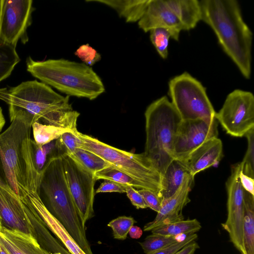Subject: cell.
Masks as SVG:
<instances>
[{
	"label": "cell",
	"mask_w": 254,
	"mask_h": 254,
	"mask_svg": "<svg viewBox=\"0 0 254 254\" xmlns=\"http://www.w3.org/2000/svg\"><path fill=\"white\" fill-rule=\"evenodd\" d=\"M0 243L9 254H51L34 237L4 226L0 230Z\"/></svg>",
	"instance_id": "cell-20"
},
{
	"label": "cell",
	"mask_w": 254,
	"mask_h": 254,
	"mask_svg": "<svg viewBox=\"0 0 254 254\" xmlns=\"http://www.w3.org/2000/svg\"><path fill=\"white\" fill-rule=\"evenodd\" d=\"M201 228L196 219L182 220L157 227L151 231L152 234L175 236L195 233Z\"/></svg>",
	"instance_id": "cell-25"
},
{
	"label": "cell",
	"mask_w": 254,
	"mask_h": 254,
	"mask_svg": "<svg viewBox=\"0 0 254 254\" xmlns=\"http://www.w3.org/2000/svg\"><path fill=\"white\" fill-rule=\"evenodd\" d=\"M70 155L82 166L95 174L102 169L112 166L94 153L81 148H77Z\"/></svg>",
	"instance_id": "cell-26"
},
{
	"label": "cell",
	"mask_w": 254,
	"mask_h": 254,
	"mask_svg": "<svg viewBox=\"0 0 254 254\" xmlns=\"http://www.w3.org/2000/svg\"><path fill=\"white\" fill-rule=\"evenodd\" d=\"M145 155L160 172L161 178L174 160L173 145L182 119L166 96L151 103L145 112Z\"/></svg>",
	"instance_id": "cell-5"
},
{
	"label": "cell",
	"mask_w": 254,
	"mask_h": 254,
	"mask_svg": "<svg viewBox=\"0 0 254 254\" xmlns=\"http://www.w3.org/2000/svg\"><path fill=\"white\" fill-rule=\"evenodd\" d=\"M2 226H2L1 220V218H0V230L1 229Z\"/></svg>",
	"instance_id": "cell-46"
},
{
	"label": "cell",
	"mask_w": 254,
	"mask_h": 254,
	"mask_svg": "<svg viewBox=\"0 0 254 254\" xmlns=\"http://www.w3.org/2000/svg\"><path fill=\"white\" fill-rule=\"evenodd\" d=\"M26 195L47 228L71 254H86L63 226L47 209L38 192L27 190Z\"/></svg>",
	"instance_id": "cell-19"
},
{
	"label": "cell",
	"mask_w": 254,
	"mask_h": 254,
	"mask_svg": "<svg viewBox=\"0 0 254 254\" xmlns=\"http://www.w3.org/2000/svg\"><path fill=\"white\" fill-rule=\"evenodd\" d=\"M126 186L112 181L104 180L99 187L96 190L95 193L100 192H126Z\"/></svg>",
	"instance_id": "cell-38"
},
{
	"label": "cell",
	"mask_w": 254,
	"mask_h": 254,
	"mask_svg": "<svg viewBox=\"0 0 254 254\" xmlns=\"http://www.w3.org/2000/svg\"><path fill=\"white\" fill-rule=\"evenodd\" d=\"M195 233L188 235L185 239L181 241L174 243L166 248L154 252L149 254H174L188 244L195 241L197 239Z\"/></svg>",
	"instance_id": "cell-36"
},
{
	"label": "cell",
	"mask_w": 254,
	"mask_h": 254,
	"mask_svg": "<svg viewBox=\"0 0 254 254\" xmlns=\"http://www.w3.org/2000/svg\"><path fill=\"white\" fill-rule=\"evenodd\" d=\"M215 118L226 132L234 137L245 136L254 128V96L252 93L236 89L227 96Z\"/></svg>",
	"instance_id": "cell-11"
},
{
	"label": "cell",
	"mask_w": 254,
	"mask_h": 254,
	"mask_svg": "<svg viewBox=\"0 0 254 254\" xmlns=\"http://www.w3.org/2000/svg\"><path fill=\"white\" fill-rule=\"evenodd\" d=\"M165 2L179 19L185 30L195 27L201 20L200 2L197 0H165Z\"/></svg>",
	"instance_id": "cell-21"
},
{
	"label": "cell",
	"mask_w": 254,
	"mask_h": 254,
	"mask_svg": "<svg viewBox=\"0 0 254 254\" xmlns=\"http://www.w3.org/2000/svg\"><path fill=\"white\" fill-rule=\"evenodd\" d=\"M187 235L172 236L152 234L147 236L143 242H139V244L145 254H149L181 241L184 240Z\"/></svg>",
	"instance_id": "cell-29"
},
{
	"label": "cell",
	"mask_w": 254,
	"mask_h": 254,
	"mask_svg": "<svg viewBox=\"0 0 254 254\" xmlns=\"http://www.w3.org/2000/svg\"><path fill=\"white\" fill-rule=\"evenodd\" d=\"M96 180L99 179L112 181L124 185H128L138 189H145L144 186L127 174L112 165L95 174Z\"/></svg>",
	"instance_id": "cell-30"
},
{
	"label": "cell",
	"mask_w": 254,
	"mask_h": 254,
	"mask_svg": "<svg viewBox=\"0 0 254 254\" xmlns=\"http://www.w3.org/2000/svg\"><path fill=\"white\" fill-rule=\"evenodd\" d=\"M51 254H61V252H59L58 253H51Z\"/></svg>",
	"instance_id": "cell-47"
},
{
	"label": "cell",
	"mask_w": 254,
	"mask_h": 254,
	"mask_svg": "<svg viewBox=\"0 0 254 254\" xmlns=\"http://www.w3.org/2000/svg\"><path fill=\"white\" fill-rule=\"evenodd\" d=\"M223 157L222 142L218 137L203 143L185 159L179 161L192 176L217 165Z\"/></svg>",
	"instance_id": "cell-18"
},
{
	"label": "cell",
	"mask_w": 254,
	"mask_h": 254,
	"mask_svg": "<svg viewBox=\"0 0 254 254\" xmlns=\"http://www.w3.org/2000/svg\"><path fill=\"white\" fill-rule=\"evenodd\" d=\"M242 169L241 162L231 166V175L226 183L228 196L227 217L221 226L228 232L233 246L241 254H245L243 248L244 189L239 177Z\"/></svg>",
	"instance_id": "cell-13"
},
{
	"label": "cell",
	"mask_w": 254,
	"mask_h": 254,
	"mask_svg": "<svg viewBox=\"0 0 254 254\" xmlns=\"http://www.w3.org/2000/svg\"><path fill=\"white\" fill-rule=\"evenodd\" d=\"M67 131L62 134L61 136L56 140V148L59 156L64 154H71L76 148H79L81 140L79 139L77 132Z\"/></svg>",
	"instance_id": "cell-31"
},
{
	"label": "cell",
	"mask_w": 254,
	"mask_h": 254,
	"mask_svg": "<svg viewBox=\"0 0 254 254\" xmlns=\"http://www.w3.org/2000/svg\"><path fill=\"white\" fill-rule=\"evenodd\" d=\"M189 174L179 161L174 160L161 178V190L159 195L161 201L174 194Z\"/></svg>",
	"instance_id": "cell-23"
},
{
	"label": "cell",
	"mask_w": 254,
	"mask_h": 254,
	"mask_svg": "<svg viewBox=\"0 0 254 254\" xmlns=\"http://www.w3.org/2000/svg\"><path fill=\"white\" fill-rule=\"evenodd\" d=\"M142 233V230L140 227L133 225L130 228L128 233L131 238L137 239L141 237Z\"/></svg>",
	"instance_id": "cell-42"
},
{
	"label": "cell",
	"mask_w": 254,
	"mask_h": 254,
	"mask_svg": "<svg viewBox=\"0 0 254 254\" xmlns=\"http://www.w3.org/2000/svg\"><path fill=\"white\" fill-rule=\"evenodd\" d=\"M61 157L69 190L82 224L85 226L87 221L94 216L95 174L70 155L64 154Z\"/></svg>",
	"instance_id": "cell-10"
},
{
	"label": "cell",
	"mask_w": 254,
	"mask_h": 254,
	"mask_svg": "<svg viewBox=\"0 0 254 254\" xmlns=\"http://www.w3.org/2000/svg\"><path fill=\"white\" fill-rule=\"evenodd\" d=\"M34 140L43 146L58 139L64 133L71 130L62 127L35 122L32 125Z\"/></svg>",
	"instance_id": "cell-27"
},
{
	"label": "cell",
	"mask_w": 254,
	"mask_h": 254,
	"mask_svg": "<svg viewBox=\"0 0 254 254\" xmlns=\"http://www.w3.org/2000/svg\"><path fill=\"white\" fill-rule=\"evenodd\" d=\"M19 61L15 47L0 39V82L10 75Z\"/></svg>",
	"instance_id": "cell-28"
},
{
	"label": "cell",
	"mask_w": 254,
	"mask_h": 254,
	"mask_svg": "<svg viewBox=\"0 0 254 254\" xmlns=\"http://www.w3.org/2000/svg\"><path fill=\"white\" fill-rule=\"evenodd\" d=\"M248 141V147L245 155L241 162L243 172L246 175L254 178V128H251L245 134Z\"/></svg>",
	"instance_id": "cell-34"
},
{
	"label": "cell",
	"mask_w": 254,
	"mask_h": 254,
	"mask_svg": "<svg viewBox=\"0 0 254 254\" xmlns=\"http://www.w3.org/2000/svg\"><path fill=\"white\" fill-rule=\"evenodd\" d=\"M150 0H88L105 4L117 11L127 22L138 21L143 15Z\"/></svg>",
	"instance_id": "cell-22"
},
{
	"label": "cell",
	"mask_w": 254,
	"mask_h": 254,
	"mask_svg": "<svg viewBox=\"0 0 254 254\" xmlns=\"http://www.w3.org/2000/svg\"><path fill=\"white\" fill-rule=\"evenodd\" d=\"M150 41L160 56L163 59L168 56V45L171 32L167 29L158 28L149 31Z\"/></svg>",
	"instance_id": "cell-32"
},
{
	"label": "cell",
	"mask_w": 254,
	"mask_h": 254,
	"mask_svg": "<svg viewBox=\"0 0 254 254\" xmlns=\"http://www.w3.org/2000/svg\"><path fill=\"white\" fill-rule=\"evenodd\" d=\"M139 27L144 32L158 28L168 29L172 38L178 41L180 32L184 27L165 0H150L147 8L138 21Z\"/></svg>",
	"instance_id": "cell-17"
},
{
	"label": "cell",
	"mask_w": 254,
	"mask_h": 254,
	"mask_svg": "<svg viewBox=\"0 0 254 254\" xmlns=\"http://www.w3.org/2000/svg\"><path fill=\"white\" fill-rule=\"evenodd\" d=\"M26 64L33 76L68 96L92 100L105 91L101 79L84 63L65 59L36 62L29 57Z\"/></svg>",
	"instance_id": "cell-4"
},
{
	"label": "cell",
	"mask_w": 254,
	"mask_h": 254,
	"mask_svg": "<svg viewBox=\"0 0 254 254\" xmlns=\"http://www.w3.org/2000/svg\"><path fill=\"white\" fill-rule=\"evenodd\" d=\"M5 124V119L2 114V109L0 107V132Z\"/></svg>",
	"instance_id": "cell-43"
},
{
	"label": "cell",
	"mask_w": 254,
	"mask_h": 254,
	"mask_svg": "<svg viewBox=\"0 0 254 254\" xmlns=\"http://www.w3.org/2000/svg\"><path fill=\"white\" fill-rule=\"evenodd\" d=\"M243 248L245 254H254V195L244 190Z\"/></svg>",
	"instance_id": "cell-24"
},
{
	"label": "cell",
	"mask_w": 254,
	"mask_h": 254,
	"mask_svg": "<svg viewBox=\"0 0 254 254\" xmlns=\"http://www.w3.org/2000/svg\"><path fill=\"white\" fill-rule=\"evenodd\" d=\"M216 119L182 120L174 140L172 157L181 161L205 142L218 137Z\"/></svg>",
	"instance_id": "cell-14"
},
{
	"label": "cell",
	"mask_w": 254,
	"mask_h": 254,
	"mask_svg": "<svg viewBox=\"0 0 254 254\" xmlns=\"http://www.w3.org/2000/svg\"><path fill=\"white\" fill-rule=\"evenodd\" d=\"M138 191L142 196L147 207L157 212L159 211L161 205V199L157 194L145 189H141Z\"/></svg>",
	"instance_id": "cell-37"
},
{
	"label": "cell",
	"mask_w": 254,
	"mask_h": 254,
	"mask_svg": "<svg viewBox=\"0 0 254 254\" xmlns=\"http://www.w3.org/2000/svg\"><path fill=\"white\" fill-rule=\"evenodd\" d=\"M126 193L132 204L136 208L144 209L147 207L142 196L133 187L126 185Z\"/></svg>",
	"instance_id": "cell-39"
},
{
	"label": "cell",
	"mask_w": 254,
	"mask_h": 254,
	"mask_svg": "<svg viewBox=\"0 0 254 254\" xmlns=\"http://www.w3.org/2000/svg\"><path fill=\"white\" fill-rule=\"evenodd\" d=\"M0 217L2 226L35 238L41 244L49 233L26 195L19 197L0 187Z\"/></svg>",
	"instance_id": "cell-9"
},
{
	"label": "cell",
	"mask_w": 254,
	"mask_h": 254,
	"mask_svg": "<svg viewBox=\"0 0 254 254\" xmlns=\"http://www.w3.org/2000/svg\"><path fill=\"white\" fill-rule=\"evenodd\" d=\"M171 103L182 120H215V111L206 88L196 78L185 72L169 82Z\"/></svg>",
	"instance_id": "cell-8"
},
{
	"label": "cell",
	"mask_w": 254,
	"mask_h": 254,
	"mask_svg": "<svg viewBox=\"0 0 254 254\" xmlns=\"http://www.w3.org/2000/svg\"><path fill=\"white\" fill-rule=\"evenodd\" d=\"M201 20L215 34L225 53L247 79L251 75L253 34L236 0L199 1Z\"/></svg>",
	"instance_id": "cell-2"
},
{
	"label": "cell",
	"mask_w": 254,
	"mask_h": 254,
	"mask_svg": "<svg viewBox=\"0 0 254 254\" xmlns=\"http://www.w3.org/2000/svg\"><path fill=\"white\" fill-rule=\"evenodd\" d=\"M0 187L6 189H10L0 176Z\"/></svg>",
	"instance_id": "cell-44"
},
{
	"label": "cell",
	"mask_w": 254,
	"mask_h": 254,
	"mask_svg": "<svg viewBox=\"0 0 254 254\" xmlns=\"http://www.w3.org/2000/svg\"><path fill=\"white\" fill-rule=\"evenodd\" d=\"M39 195L44 205L86 254H93L85 227L75 206L64 172L61 156L51 158L42 176Z\"/></svg>",
	"instance_id": "cell-3"
},
{
	"label": "cell",
	"mask_w": 254,
	"mask_h": 254,
	"mask_svg": "<svg viewBox=\"0 0 254 254\" xmlns=\"http://www.w3.org/2000/svg\"><path fill=\"white\" fill-rule=\"evenodd\" d=\"M75 55L89 66L93 65L101 59V55L88 44L80 46L76 50Z\"/></svg>",
	"instance_id": "cell-35"
},
{
	"label": "cell",
	"mask_w": 254,
	"mask_h": 254,
	"mask_svg": "<svg viewBox=\"0 0 254 254\" xmlns=\"http://www.w3.org/2000/svg\"><path fill=\"white\" fill-rule=\"evenodd\" d=\"M10 120L9 127L0 134V161L6 184L22 198L27 190L21 167V145L30 135L32 124L17 116Z\"/></svg>",
	"instance_id": "cell-7"
},
{
	"label": "cell",
	"mask_w": 254,
	"mask_h": 254,
	"mask_svg": "<svg viewBox=\"0 0 254 254\" xmlns=\"http://www.w3.org/2000/svg\"><path fill=\"white\" fill-rule=\"evenodd\" d=\"M0 254H9L3 245L0 243Z\"/></svg>",
	"instance_id": "cell-45"
},
{
	"label": "cell",
	"mask_w": 254,
	"mask_h": 254,
	"mask_svg": "<svg viewBox=\"0 0 254 254\" xmlns=\"http://www.w3.org/2000/svg\"><path fill=\"white\" fill-rule=\"evenodd\" d=\"M56 156H59L55 140L40 146L31 138L30 135L23 140L21 162L27 191L39 193L44 170L49 160Z\"/></svg>",
	"instance_id": "cell-15"
},
{
	"label": "cell",
	"mask_w": 254,
	"mask_h": 254,
	"mask_svg": "<svg viewBox=\"0 0 254 254\" xmlns=\"http://www.w3.org/2000/svg\"><path fill=\"white\" fill-rule=\"evenodd\" d=\"M239 179L243 189L254 195V179L243 172V169L239 173Z\"/></svg>",
	"instance_id": "cell-40"
},
{
	"label": "cell",
	"mask_w": 254,
	"mask_h": 254,
	"mask_svg": "<svg viewBox=\"0 0 254 254\" xmlns=\"http://www.w3.org/2000/svg\"><path fill=\"white\" fill-rule=\"evenodd\" d=\"M0 99L9 105L10 119L19 116L32 125L35 122L77 130L79 113L73 110L69 96H63L48 85L37 80L0 89Z\"/></svg>",
	"instance_id": "cell-1"
},
{
	"label": "cell",
	"mask_w": 254,
	"mask_h": 254,
	"mask_svg": "<svg viewBox=\"0 0 254 254\" xmlns=\"http://www.w3.org/2000/svg\"><path fill=\"white\" fill-rule=\"evenodd\" d=\"M136 222L131 216H122L110 221L108 226L112 228L114 239L124 240L127 239L130 228Z\"/></svg>",
	"instance_id": "cell-33"
},
{
	"label": "cell",
	"mask_w": 254,
	"mask_h": 254,
	"mask_svg": "<svg viewBox=\"0 0 254 254\" xmlns=\"http://www.w3.org/2000/svg\"><path fill=\"white\" fill-rule=\"evenodd\" d=\"M198 248V244L193 241L185 246L174 254H194L195 251Z\"/></svg>",
	"instance_id": "cell-41"
},
{
	"label": "cell",
	"mask_w": 254,
	"mask_h": 254,
	"mask_svg": "<svg viewBox=\"0 0 254 254\" xmlns=\"http://www.w3.org/2000/svg\"><path fill=\"white\" fill-rule=\"evenodd\" d=\"M77 135L81 140L79 148L98 155L159 196L161 175L144 153L136 154L122 150L79 131Z\"/></svg>",
	"instance_id": "cell-6"
},
{
	"label": "cell",
	"mask_w": 254,
	"mask_h": 254,
	"mask_svg": "<svg viewBox=\"0 0 254 254\" xmlns=\"http://www.w3.org/2000/svg\"><path fill=\"white\" fill-rule=\"evenodd\" d=\"M31 0H0V39L16 47L18 41H28L26 30L34 10Z\"/></svg>",
	"instance_id": "cell-12"
},
{
	"label": "cell",
	"mask_w": 254,
	"mask_h": 254,
	"mask_svg": "<svg viewBox=\"0 0 254 254\" xmlns=\"http://www.w3.org/2000/svg\"><path fill=\"white\" fill-rule=\"evenodd\" d=\"M194 178L188 174L175 193L162 200L160 209L156 217L144 225V231H151L157 227L184 220L182 211L190 201L189 194L193 184Z\"/></svg>",
	"instance_id": "cell-16"
}]
</instances>
